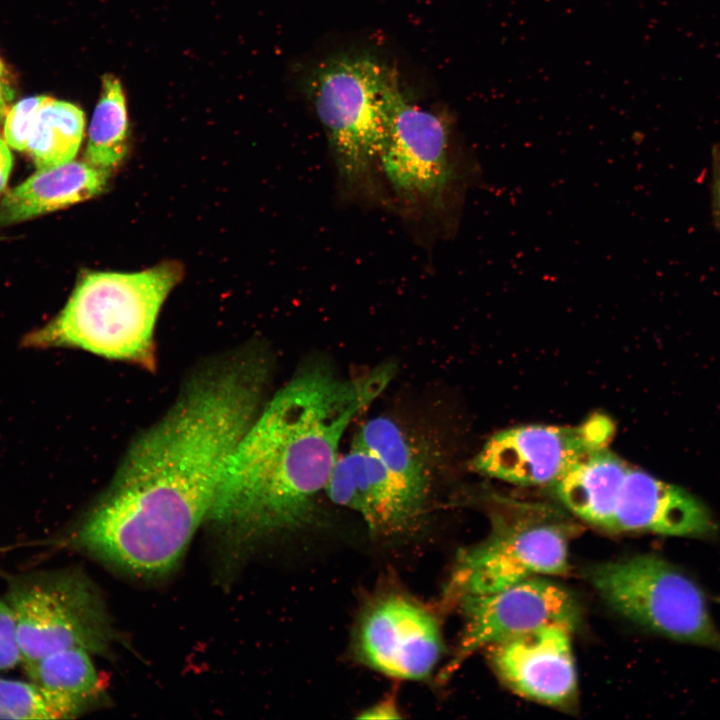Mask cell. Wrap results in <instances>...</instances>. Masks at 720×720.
Here are the masks:
<instances>
[{
	"instance_id": "obj_1",
	"label": "cell",
	"mask_w": 720,
	"mask_h": 720,
	"mask_svg": "<svg viewBox=\"0 0 720 720\" xmlns=\"http://www.w3.org/2000/svg\"><path fill=\"white\" fill-rule=\"evenodd\" d=\"M269 371L263 353L246 352L194 376L130 447L71 544L139 576L173 569L210 516L225 465L260 411Z\"/></svg>"
},
{
	"instance_id": "obj_2",
	"label": "cell",
	"mask_w": 720,
	"mask_h": 720,
	"mask_svg": "<svg viewBox=\"0 0 720 720\" xmlns=\"http://www.w3.org/2000/svg\"><path fill=\"white\" fill-rule=\"evenodd\" d=\"M391 377L389 365L359 378L320 362L297 370L229 457L208 520L243 541L310 523L345 431Z\"/></svg>"
},
{
	"instance_id": "obj_3",
	"label": "cell",
	"mask_w": 720,
	"mask_h": 720,
	"mask_svg": "<svg viewBox=\"0 0 720 720\" xmlns=\"http://www.w3.org/2000/svg\"><path fill=\"white\" fill-rule=\"evenodd\" d=\"M379 169L391 208L435 238L456 232L466 195L481 178L451 118L411 102L400 84L389 99Z\"/></svg>"
},
{
	"instance_id": "obj_4",
	"label": "cell",
	"mask_w": 720,
	"mask_h": 720,
	"mask_svg": "<svg viewBox=\"0 0 720 720\" xmlns=\"http://www.w3.org/2000/svg\"><path fill=\"white\" fill-rule=\"evenodd\" d=\"M396 72L367 53H340L319 62L306 93L324 129L338 191L345 201L391 208L379 156Z\"/></svg>"
},
{
	"instance_id": "obj_5",
	"label": "cell",
	"mask_w": 720,
	"mask_h": 720,
	"mask_svg": "<svg viewBox=\"0 0 720 720\" xmlns=\"http://www.w3.org/2000/svg\"><path fill=\"white\" fill-rule=\"evenodd\" d=\"M182 277L183 267L175 261L134 273L86 272L64 308L23 344L78 348L153 370L155 323Z\"/></svg>"
},
{
	"instance_id": "obj_6",
	"label": "cell",
	"mask_w": 720,
	"mask_h": 720,
	"mask_svg": "<svg viewBox=\"0 0 720 720\" xmlns=\"http://www.w3.org/2000/svg\"><path fill=\"white\" fill-rule=\"evenodd\" d=\"M430 475L424 455L393 419L377 416L339 455L325 494L360 515L376 536L415 531L426 512Z\"/></svg>"
},
{
	"instance_id": "obj_7",
	"label": "cell",
	"mask_w": 720,
	"mask_h": 720,
	"mask_svg": "<svg viewBox=\"0 0 720 720\" xmlns=\"http://www.w3.org/2000/svg\"><path fill=\"white\" fill-rule=\"evenodd\" d=\"M589 576L608 605L630 622L671 641L720 653V628L706 593L679 565L644 553L601 563Z\"/></svg>"
},
{
	"instance_id": "obj_8",
	"label": "cell",
	"mask_w": 720,
	"mask_h": 720,
	"mask_svg": "<svg viewBox=\"0 0 720 720\" xmlns=\"http://www.w3.org/2000/svg\"><path fill=\"white\" fill-rule=\"evenodd\" d=\"M4 599L13 612L22 663L69 648L104 654L112 641L100 600L76 571L9 577Z\"/></svg>"
},
{
	"instance_id": "obj_9",
	"label": "cell",
	"mask_w": 720,
	"mask_h": 720,
	"mask_svg": "<svg viewBox=\"0 0 720 720\" xmlns=\"http://www.w3.org/2000/svg\"><path fill=\"white\" fill-rule=\"evenodd\" d=\"M513 515L498 518V528L484 542L459 556L446 594L463 597L497 592L526 579L560 575L568 570V541L561 524L545 508L510 503Z\"/></svg>"
},
{
	"instance_id": "obj_10",
	"label": "cell",
	"mask_w": 720,
	"mask_h": 720,
	"mask_svg": "<svg viewBox=\"0 0 720 720\" xmlns=\"http://www.w3.org/2000/svg\"><path fill=\"white\" fill-rule=\"evenodd\" d=\"M614 432V423L602 414L577 426L511 427L485 442L472 468L520 486L551 487L581 457L607 447Z\"/></svg>"
},
{
	"instance_id": "obj_11",
	"label": "cell",
	"mask_w": 720,
	"mask_h": 720,
	"mask_svg": "<svg viewBox=\"0 0 720 720\" xmlns=\"http://www.w3.org/2000/svg\"><path fill=\"white\" fill-rule=\"evenodd\" d=\"M610 528L714 541L720 525L711 509L688 490L615 460L608 496Z\"/></svg>"
},
{
	"instance_id": "obj_12",
	"label": "cell",
	"mask_w": 720,
	"mask_h": 720,
	"mask_svg": "<svg viewBox=\"0 0 720 720\" xmlns=\"http://www.w3.org/2000/svg\"><path fill=\"white\" fill-rule=\"evenodd\" d=\"M442 650L434 615L397 594L373 602L361 616L355 636L356 655L362 663L402 680L428 678Z\"/></svg>"
},
{
	"instance_id": "obj_13",
	"label": "cell",
	"mask_w": 720,
	"mask_h": 720,
	"mask_svg": "<svg viewBox=\"0 0 720 720\" xmlns=\"http://www.w3.org/2000/svg\"><path fill=\"white\" fill-rule=\"evenodd\" d=\"M456 602L464 616V629L452 668L476 650L511 636L553 623L574 628L579 619L573 595L543 576Z\"/></svg>"
},
{
	"instance_id": "obj_14",
	"label": "cell",
	"mask_w": 720,
	"mask_h": 720,
	"mask_svg": "<svg viewBox=\"0 0 720 720\" xmlns=\"http://www.w3.org/2000/svg\"><path fill=\"white\" fill-rule=\"evenodd\" d=\"M573 629L553 623L511 636L487 647L490 662L517 694L549 705L568 704L577 689Z\"/></svg>"
},
{
	"instance_id": "obj_15",
	"label": "cell",
	"mask_w": 720,
	"mask_h": 720,
	"mask_svg": "<svg viewBox=\"0 0 720 720\" xmlns=\"http://www.w3.org/2000/svg\"><path fill=\"white\" fill-rule=\"evenodd\" d=\"M111 172L85 160L37 170L3 197L0 225L25 221L90 199L103 192Z\"/></svg>"
},
{
	"instance_id": "obj_16",
	"label": "cell",
	"mask_w": 720,
	"mask_h": 720,
	"mask_svg": "<svg viewBox=\"0 0 720 720\" xmlns=\"http://www.w3.org/2000/svg\"><path fill=\"white\" fill-rule=\"evenodd\" d=\"M22 665L28 680L44 693L60 719L79 716L104 692L91 653L83 648L60 650Z\"/></svg>"
},
{
	"instance_id": "obj_17",
	"label": "cell",
	"mask_w": 720,
	"mask_h": 720,
	"mask_svg": "<svg viewBox=\"0 0 720 720\" xmlns=\"http://www.w3.org/2000/svg\"><path fill=\"white\" fill-rule=\"evenodd\" d=\"M84 126V113L78 106L46 96L25 150L37 170L74 160L82 143Z\"/></svg>"
},
{
	"instance_id": "obj_18",
	"label": "cell",
	"mask_w": 720,
	"mask_h": 720,
	"mask_svg": "<svg viewBox=\"0 0 720 720\" xmlns=\"http://www.w3.org/2000/svg\"><path fill=\"white\" fill-rule=\"evenodd\" d=\"M129 121L125 93L120 80L105 74L88 132L84 160L112 170L128 151Z\"/></svg>"
},
{
	"instance_id": "obj_19",
	"label": "cell",
	"mask_w": 720,
	"mask_h": 720,
	"mask_svg": "<svg viewBox=\"0 0 720 720\" xmlns=\"http://www.w3.org/2000/svg\"><path fill=\"white\" fill-rule=\"evenodd\" d=\"M0 719H60L44 693L30 680L0 677Z\"/></svg>"
},
{
	"instance_id": "obj_20",
	"label": "cell",
	"mask_w": 720,
	"mask_h": 720,
	"mask_svg": "<svg viewBox=\"0 0 720 720\" xmlns=\"http://www.w3.org/2000/svg\"><path fill=\"white\" fill-rule=\"evenodd\" d=\"M45 98L46 96H34L22 99L7 111L3 133L10 148L26 150L35 117Z\"/></svg>"
},
{
	"instance_id": "obj_21",
	"label": "cell",
	"mask_w": 720,
	"mask_h": 720,
	"mask_svg": "<svg viewBox=\"0 0 720 720\" xmlns=\"http://www.w3.org/2000/svg\"><path fill=\"white\" fill-rule=\"evenodd\" d=\"M22 664L13 612L4 598L0 599V671Z\"/></svg>"
},
{
	"instance_id": "obj_22",
	"label": "cell",
	"mask_w": 720,
	"mask_h": 720,
	"mask_svg": "<svg viewBox=\"0 0 720 720\" xmlns=\"http://www.w3.org/2000/svg\"><path fill=\"white\" fill-rule=\"evenodd\" d=\"M399 717V710L392 698L373 705L359 716L362 719H394Z\"/></svg>"
},
{
	"instance_id": "obj_23",
	"label": "cell",
	"mask_w": 720,
	"mask_h": 720,
	"mask_svg": "<svg viewBox=\"0 0 720 720\" xmlns=\"http://www.w3.org/2000/svg\"><path fill=\"white\" fill-rule=\"evenodd\" d=\"M9 148L4 138L0 137V192L6 186L12 168L13 158Z\"/></svg>"
},
{
	"instance_id": "obj_24",
	"label": "cell",
	"mask_w": 720,
	"mask_h": 720,
	"mask_svg": "<svg viewBox=\"0 0 720 720\" xmlns=\"http://www.w3.org/2000/svg\"><path fill=\"white\" fill-rule=\"evenodd\" d=\"M12 98V90L9 85L7 71L0 59V122L5 118L8 111V103Z\"/></svg>"
},
{
	"instance_id": "obj_25",
	"label": "cell",
	"mask_w": 720,
	"mask_h": 720,
	"mask_svg": "<svg viewBox=\"0 0 720 720\" xmlns=\"http://www.w3.org/2000/svg\"><path fill=\"white\" fill-rule=\"evenodd\" d=\"M716 197H717L718 208L720 210V163H719L717 178H716Z\"/></svg>"
}]
</instances>
